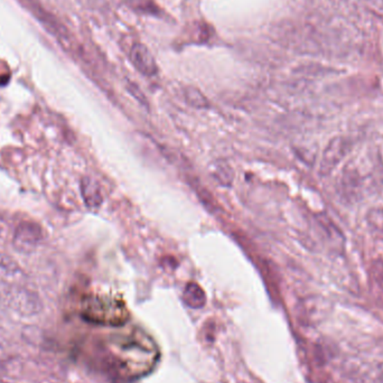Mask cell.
<instances>
[{"mask_svg":"<svg viewBox=\"0 0 383 383\" xmlns=\"http://www.w3.org/2000/svg\"><path fill=\"white\" fill-rule=\"evenodd\" d=\"M158 350L154 341L143 332L116 335L110 343L109 368L125 380H134L147 375L155 366Z\"/></svg>","mask_w":383,"mask_h":383,"instance_id":"6da1fadb","label":"cell"},{"mask_svg":"<svg viewBox=\"0 0 383 383\" xmlns=\"http://www.w3.org/2000/svg\"><path fill=\"white\" fill-rule=\"evenodd\" d=\"M85 317L98 324L121 326L128 321L129 313L123 301L112 299H92L85 308Z\"/></svg>","mask_w":383,"mask_h":383,"instance_id":"7a4b0ae2","label":"cell"},{"mask_svg":"<svg viewBox=\"0 0 383 383\" xmlns=\"http://www.w3.org/2000/svg\"><path fill=\"white\" fill-rule=\"evenodd\" d=\"M351 141L346 137H337L328 143L321 161V174L326 176L333 172L351 150Z\"/></svg>","mask_w":383,"mask_h":383,"instance_id":"3957f363","label":"cell"},{"mask_svg":"<svg viewBox=\"0 0 383 383\" xmlns=\"http://www.w3.org/2000/svg\"><path fill=\"white\" fill-rule=\"evenodd\" d=\"M43 232L41 226L37 223L30 221H24L19 223L14 233V243L16 248L21 250H28L37 246V243L42 240Z\"/></svg>","mask_w":383,"mask_h":383,"instance_id":"277c9868","label":"cell"},{"mask_svg":"<svg viewBox=\"0 0 383 383\" xmlns=\"http://www.w3.org/2000/svg\"><path fill=\"white\" fill-rule=\"evenodd\" d=\"M130 60L136 70L143 75L154 76L157 73L158 68L155 57L148 47L141 43L134 45L130 50Z\"/></svg>","mask_w":383,"mask_h":383,"instance_id":"5b68a950","label":"cell"},{"mask_svg":"<svg viewBox=\"0 0 383 383\" xmlns=\"http://www.w3.org/2000/svg\"><path fill=\"white\" fill-rule=\"evenodd\" d=\"M9 303L16 308V310H21L25 313H34L36 310H39L41 305L39 301L36 299L34 294L30 293L27 290H21V288H15L12 290L8 293Z\"/></svg>","mask_w":383,"mask_h":383,"instance_id":"8992f818","label":"cell"},{"mask_svg":"<svg viewBox=\"0 0 383 383\" xmlns=\"http://www.w3.org/2000/svg\"><path fill=\"white\" fill-rule=\"evenodd\" d=\"M81 194L85 205L90 208H99L103 204V197L101 188L96 179L90 176H85L81 179Z\"/></svg>","mask_w":383,"mask_h":383,"instance_id":"52a82bcc","label":"cell"},{"mask_svg":"<svg viewBox=\"0 0 383 383\" xmlns=\"http://www.w3.org/2000/svg\"><path fill=\"white\" fill-rule=\"evenodd\" d=\"M185 304L194 310H199L204 306L206 303V296L204 290L196 284V283H188L185 287L184 295H183Z\"/></svg>","mask_w":383,"mask_h":383,"instance_id":"ba28073f","label":"cell"},{"mask_svg":"<svg viewBox=\"0 0 383 383\" xmlns=\"http://www.w3.org/2000/svg\"><path fill=\"white\" fill-rule=\"evenodd\" d=\"M185 99L188 105H192L193 108L205 109L208 108V101L204 94L194 87H188L184 91Z\"/></svg>","mask_w":383,"mask_h":383,"instance_id":"9c48e42d","label":"cell"},{"mask_svg":"<svg viewBox=\"0 0 383 383\" xmlns=\"http://www.w3.org/2000/svg\"><path fill=\"white\" fill-rule=\"evenodd\" d=\"M213 175L220 184L223 185V186H230L232 184V181H233V170H231V167L229 166L228 164L219 163L215 166Z\"/></svg>","mask_w":383,"mask_h":383,"instance_id":"30bf717a","label":"cell"},{"mask_svg":"<svg viewBox=\"0 0 383 383\" xmlns=\"http://www.w3.org/2000/svg\"><path fill=\"white\" fill-rule=\"evenodd\" d=\"M19 271L17 263L12 260V258L0 253V274L1 275H16Z\"/></svg>","mask_w":383,"mask_h":383,"instance_id":"8fae6325","label":"cell"},{"mask_svg":"<svg viewBox=\"0 0 383 383\" xmlns=\"http://www.w3.org/2000/svg\"><path fill=\"white\" fill-rule=\"evenodd\" d=\"M368 224L372 229L383 237V210H375L368 215Z\"/></svg>","mask_w":383,"mask_h":383,"instance_id":"7c38bea8","label":"cell"},{"mask_svg":"<svg viewBox=\"0 0 383 383\" xmlns=\"http://www.w3.org/2000/svg\"><path fill=\"white\" fill-rule=\"evenodd\" d=\"M372 275L381 290H383V261H375L372 266Z\"/></svg>","mask_w":383,"mask_h":383,"instance_id":"4fadbf2b","label":"cell"},{"mask_svg":"<svg viewBox=\"0 0 383 383\" xmlns=\"http://www.w3.org/2000/svg\"><path fill=\"white\" fill-rule=\"evenodd\" d=\"M366 5L375 14L383 16V0H366Z\"/></svg>","mask_w":383,"mask_h":383,"instance_id":"5bb4252c","label":"cell"},{"mask_svg":"<svg viewBox=\"0 0 383 383\" xmlns=\"http://www.w3.org/2000/svg\"><path fill=\"white\" fill-rule=\"evenodd\" d=\"M0 383H6V382H5V381L1 380V379H0Z\"/></svg>","mask_w":383,"mask_h":383,"instance_id":"9a60e30c","label":"cell"}]
</instances>
